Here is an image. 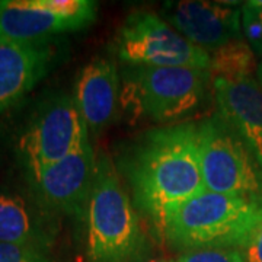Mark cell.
I'll return each mask as SVG.
<instances>
[{
	"label": "cell",
	"mask_w": 262,
	"mask_h": 262,
	"mask_svg": "<svg viewBox=\"0 0 262 262\" xmlns=\"http://www.w3.org/2000/svg\"><path fill=\"white\" fill-rule=\"evenodd\" d=\"M91 22L57 15L38 0H8L0 12V44L41 42L54 35L86 28Z\"/></svg>",
	"instance_id": "4fadbf2b"
},
{
	"label": "cell",
	"mask_w": 262,
	"mask_h": 262,
	"mask_svg": "<svg viewBox=\"0 0 262 262\" xmlns=\"http://www.w3.org/2000/svg\"><path fill=\"white\" fill-rule=\"evenodd\" d=\"M153 262H165V261H153Z\"/></svg>",
	"instance_id": "7402d4cb"
},
{
	"label": "cell",
	"mask_w": 262,
	"mask_h": 262,
	"mask_svg": "<svg viewBox=\"0 0 262 262\" xmlns=\"http://www.w3.org/2000/svg\"><path fill=\"white\" fill-rule=\"evenodd\" d=\"M96 168L98 158L91 141H88L75 153L46 168L29 181L37 201L50 213L80 219L88 214Z\"/></svg>",
	"instance_id": "ba28073f"
},
{
	"label": "cell",
	"mask_w": 262,
	"mask_h": 262,
	"mask_svg": "<svg viewBox=\"0 0 262 262\" xmlns=\"http://www.w3.org/2000/svg\"><path fill=\"white\" fill-rule=\"evenodd\" d=\"M89 130L73 98H50L32 115L18 143L19 158L29 179L89 141Z\"/></svg>",
	"instance_id": "277c9868"
},
{
	"label": "cell",
	"mask_w": 262,
	"mask_h": 262,
	"mask_svg": "<svg viewBox=\"0 0 262 262\" xmlns=\"http://www.w3.org/2000/svg\"><path fill=\"white\" fill-rule=\"evenodd\" d=\"M47 208L29 203L15 192H0V244L22 245L48 251L56 229L48 222Z\"/></svg>",
	"instance_id": "5bb4252c"
},
{
	"label": "cell",
	"mask_w": 262,
	"mask_h": 262,
	"mask_svg": "<svg viewBox=\"0 0 262 262\" xmlns=\"http://www.w3.org/2000/svg\"><path fill=\"white\" fill-rule=\"evenodd\" d=\"M214 95L220 117L262 165V88L258 79H215Z\"/></svg>",
	"instance_id": "8fae6325"
},
{
	"label": "cell",
	"mask_w": 262,
	"mask_h": 262,
	"mask_svg": "<svg viewBox=\"0 0 262 262\" xmlns=\"http://www.w3.org/2000/svg\"><path fill=\"white\" fill-rule=\"evenodd\" d=\"M136 208L163 230L177 208L206 191L194 124L144 133L122 160Z\"/></svg>",
	"instance_id": "6da1fadb"
},
{
	"label": "cell",
	"mask_w": 262,
	"mask_h": 262,
	"mask_svg": "<svg viewBox=\"0 0 262 262\" xmlns=\"http://www.w3.org/2000/svg\"><path fill=\"white\" fill-rule=\"evenodd\" d=\"M245 9H248L251 13L253 15V18L256 19V22L259 24V27H261V31H262V8L261 6H256L255 3L252 2H246L244 5Z\"/></svg>",
	"instance_id": "d6986e66"
},
{
	"label": "cell",
	"mask_w": 262,
	"mask_h": 262,
	"mask_svg": "<svg viewBox=\"0 0 262 262\" xmlns=\"http://www.w3.org/2000/svg\"><path fill=\"white\" fill-rule=\"evenodd\" d=\"M0 262H56L48 251L22 245L0 244Z\"/></svg>",
	"instance_id": "e0dca14e"
},
{
	"label": "cell",
	"mask_w": 262,
	"mask_h": 262,
	"mask_svg": "<svg viewBox=\"0 0 262 262\" xmlns=\"http://www.w3.org/2000/svg\"><path fill=\"white\" fill-rule=\"evenodd\" d=\"M56 50L48 42L0 44V114L18 103L47 75Z\"/></svg>",
	"instance_id": "30bf717a"
},
{
	"label": "cell",
	"mask_w": 262,
	"mask_h": 262,
	"mask_svg": "<svg viewBox=\"0 0 262 262\" xmlns=\"http://www.w3.org/2000/svg\"><path fill=\"white\" fill-rule=\"evenodd\" d=\"M258 61L246 39H234L210 51L208 73L215 79H244L256 76Z\"/></svg>",
	"instance_id": "9a60e30c"
},
{
	"label": "cell",
	"mask_w": 262,
	"mask_h": 262,
	"mask_svg": "<svg viewBox=\"0 0 262 262\" xmlns=\"http://www.w3.org/2000/svg\"><path fill=\"white\" fill-rule=\"evenodd\" d=\"M163 16L182 37L208 53L242 38V10L227 3L169 2L163 5Z\"/></svg>",
	"instance_id": "9c48e42d"
},
{
	"label": "cell",
	"mask_w": 262,
	"mask_h": 262,
	"mask_svg": "<svg viewBox=\"0 0 262 262\" xmlns=\"http://www.w3.org/2000/svg\"><path fill=\"white\" fill-rule=\"evenodd\" d=\"M178 262H246V258L241 249L210 248L184 252Z\"/></svg>",
	"instance_id": "2e32d148"
},
{
	"label": "cell",
	"mask_w": 262,
	"mask_h": 262,
	"mask_svg": "<svg viewBox=\"0 0 262 262\" xmlns=\"http://www.w3.org/2000/svg\"><path fill=\"white\" fill-rule=\"evenodd\" d=\"M6 5H8V0H0V12L5 9Z\"/></svg>",
	"instance_id": "44dd1931"
},
{
	"label": "cell",
	"mask_w": 262,
	"mask_h": 262,
	"mask_svg": "<svg viewBox=\"0 0 262 262\" xmlns=\"http://www.w3.org/2000/svg\"><path fill=\"white\" fill-rule=\"evenodd\" d=\"M210 77L208 70L133 66L125 88L143 115L158 122H177L204 101Z\"/></svg>",
	"instance_id": "5b68a950"
},
{
	"label": "cell",
	"mask_w": 262,
	"mask_h": 262,
	"mask_svg": "<svg viewBox=\"0 0 262 262\" xmlns=\"http://www.w3.org/2000/svg\"><path fill=\"white\" fill-rule=\"evenodd\" d=\"M244 255L246 262H262V222L249 237L244 248Z\"/></svg>",
	"instance_id": "ac0fdd59"
},
{
	"label": "cell",
	"mask_w": 262,
	"mask_h": 262,
	"mask_svg": "<svg viewBox=\"0 0 262 262\" xmlns=\"http://www.w3.org/2000/svg\"><path fill=\"white\" fill-rule=\"evenodd\" d=\"M256 79H258V82L261 84L262 88V60L259 61V64H258V70H256Z\"/></svg>",
	"instance_id": "ffe728a7"
},
{
	"label": "cell",
	"mask_w": 262,
	"mask_h": 262,
	"mask_svg": "<svg viewBox=\"0 0 262 262\" xmlns=\"http://www.w3.org/2000/svg\"><path fill=\"white\" fill-rule=\"evenodd\" d=\"M118 57L134 67H188L208 70L210 53L196 47L165 19L149 12L131 13L117 38Z\"/></svg>",
	"instance_id": "52a82bcc"
},
{
	"label": "cell",
	"mask_w": 262,
	"mask_h": 262,
	"mask_svg": "<svg viewBox=\"0 0 262 262\" xmlns=\"http://www.w3.org/2000/svg\"><path fill=\"white\" fill-rule=\"evenodd\" d=\"M262 222V195L204 191L169 215L163 234L184 252L210 248L244 249Z\"/></svg>",
	"instance_id": "7a4b0ae2"
},
{
	"label": "cell",
	"mask_w": 262,
	"mask_h": 262,
	"mask_svg": "<svg viewBox=\"0 0 262 262\" xmlns=\"http://www.w3.org/2000/svg\"><path fill=\"white\" fill-rule=\"evenodd\" d=\"M88 262H141L150 242L137 208L110 158H98L88 207Z\"/></svg>",
	"instance_id": "3957f363"
},
{
	"label": "cell",
	"mask_w": 262,
	"mask_h": 262,
	"mask_svg": "<svg viewBox=\"0 0 262 262\" xmlns=\"http://www.w3.org/2000/svg\"><path fill=\"white\" fill-rule=\"evenodd\" d=\"M206 191L229 195H262V179L241 136L222 118L196 125Z\"/></svg>",
	"instance_id": "8992f818"
},
{
	"label": "cell",
	"mask_w": 262,
	"mask_h": 262,
	"mask_svg": "<svg viewBox=\"0 0 262 262\" xmlns=\"http://www.w3.org/2000/svg\"><path fill=\"white\" fill-rule=\"evenodd\" d=\"M73 99L88 130L99 133L108 127L120 105V77L113 61L98 57L84 66L77 77Z\"/></svg>",
	"instance_id": "7c38bea8"
}]
</instances>
